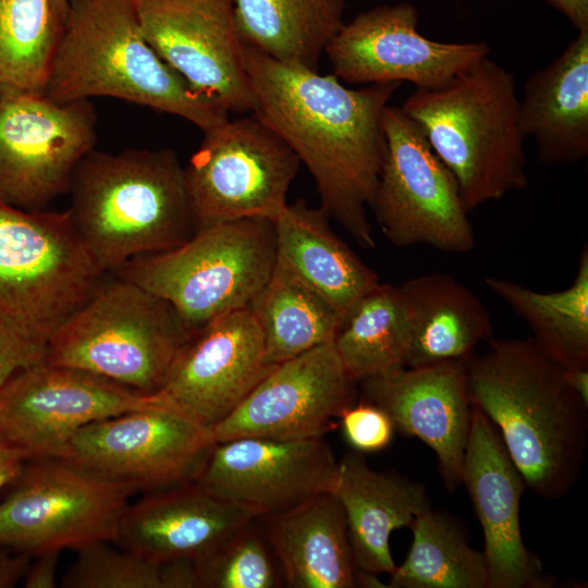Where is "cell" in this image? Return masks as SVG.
Returning a JSON list of instances; mask_svg holds the SVG:
<instances>
[{"mask_svg": "<svg viewBox=\"0 0 588 588\" xmlns=\"http://www.w3.org/2000/svg\"><path fill=\"white\" fill-rule=\"evenodd\" d=\"M254 113L311 174L320 207L364 248L385 155L383 113L401 83L345 87L334 75L278 61L244 45Z\"/></svg>", "mask_w": 588, "mask_h": 588, "instance_id": "1", "label": "cell"}, {"mask_svg": "<svg viewBox=\"0 0 588 588\" xmlns=\"http://www.w3.org/2000/svg\"><path fill=\"white\" fill-rule=\"evenodd\" d=\"M470 401L497 428L525 485L556 500L575 485L588 438V404L566 368L532 340L490 339L466 363Z\"/></svg>", "mask_w": 588, "mask_h": 588, "instance_id": "2", "label": "cell"}, {"mask_svg": "<svg viewBox=\"0 0 588 588\" xmlns=\"http://www.w3.org/2000/svg\"><path fill=\"white\" fill-rule=\"evenodd\" d=\"M68 194L71 222L105 273L172 249L196 230L184 167L170 148L93 149L74 169Z\"/></svg>", "mask_w": 588, "mask_h": 588, "instance_id": "3", "label": "cell"}, {"mask_svg": "<svg viewBox=\"0 0 588 588\" xmlns=\"http://www.w3.org/2000/svg\"><path fill=\"white\" fill-rule=\"evenodd\" d=\"M45 95L57 102L110 97L180 117L203 132L229 119L195 93L146 40L132 0H69Z\"/></svg>", "mask_w": 588, "mask_h": 588, "instance_id": "4", "label": "cell"}, {"mask_svg": "<svg viewBox=\"0 0 588 588\" xmlns=\"http://www.w3.org/2000/svg\"><path fill=\"white\" fill-rule=\"evenodd\" d=\"M514 76L489 56L401 109L454 175L468 212L527 186Z\"/></svg>", "mask_w": 588, "mask_h": 588, "instance_id": "5", "label": "cell"}, {"mask_svg": "<svg viewBox=\"0 0 588 588\" xmlns=\"http://www.w3.org/2000/svg\"><path fill=\"white\" fill-rule=\"evenodd\" d=\"M191 334L163 298L118 274L103 277L53 330L44 362L156 393Z\"/></svg>", "mask_w": 588, "mask_h": 588, "instance_id": "6", "label": "cell"}, {"mask_svg": "<svg viewBox=\"0 0 588 588\" xmlns=\"http://www.w3.org/2000/svg\"><path fill=\"white\" fill-rule=\"evenodd\" d=\"M277 258L273 221L241 219L195 230L181 245L136 257L114 271L167 301L193 333L248 307Z\"/></svg>", "mask_w": 588, "mask_h": 588, "instance_id": "7", "label": "cell"}, {"mask_svg": "<svg viewBox=\"0 0 588 588\" xmlns=\"http://www.w3.org/2000/svg\"><path fill=\"white\" fill-rule=\"evenodd\" d=\"M0 502V546L35 556L114 541L138 490L60 458L28 460Z\"/></svg>", "mask_w": 588, "mask_h": 588, "instance_id": "8", "label": "cell"}, {"mask_svg": "<svg viewBox=\"0 0 588 588\" xmlns=\"http://www.w3.org/2000/svg\"><path fill=\"white\" fill-rule=\"evenodd\" d=\"M68 211H29L0 199V307L53 330L105 277Z\"/></svg>", "mask_w": 588, "mask_h": 588, "instance_id": "9", "label": "cell"}, {"mask_svg": "<svg viewBox=\"0 0 588 588\" xmlns=\"http://www.w3.org/2000/svg\"><path fill=\"white\" fill-rule=\"evenodd\" d=\"M204 133L184 167L195 228L241 219L273 221L286 197L299 159L254 113Z\"/></svg>", "mask_w": 588, "mask_h": 588, "instance_id": "10", "label": "cell"}, {"mask_svg": "<svg viewBox=\"0 0 588 588\" xmlns=\"http://www.w3.org/2000/svg\"><path fill=\"white\" fill-rule=\"evenodd\" d=\"M383 130L385 155L370 209L384 236L396 247L470 252L474 230L452 172L401 108L387 106Z\"/></svg>", "mask_w": 588, "mask_h": 588, "instance_id": "11", "label": "cell"}, {"mask_svg": "<svg viewBox=\"0 0 588 588\" xmlns=\"http://www.w3.org/2000/svg\"><path fill=\"white\" fill-rule=\"evenodd\" d=\"M97 140L90 100L57 102L45 94L0 99V199L45 210L68 194L78 162Z\"/></svg>", "mask_w": 588, "mask_h": 588, "instance_id": "12", "label": "cell"}, {"mask_svg": "<svg viewBox=\"0 0 588 588\" xmlns=\"http://www.w3.org/2000/svg\"><path fill=\"white\" fill-rule=\"evenodd\" d=\"M215 443L211 429L161 394L150 406L83 427L60 460L139 489L160 490L192 481Z\"/></svg>", "mask_w": 588, "mask_h": 588, "instance_id": "13", "label": "cell"}, {"mask_svg": "<svg viewBox=\"0 0 588 588\" xmlns=\"http://www.w3.org/2000/svg\"><path fill=\"white\" fill-rule=\"evenodd\" d=\"M160 400L159 392H138L82 369L41 362L0 385V437L28 460L60 458L83 427Z\"/></svg>", "mask_w": 588, "mask_h": 588, "instance_id": "14", "label": "cell"}, {"mask_svg": "<svg viewBox=\"0 0 588 588\" xmlns=\"http://www.w3.org/2000/svg\"><path fill=\"white\" fill-rule=\"evenodd\" d=\"M409 2L362 12L327 46L333 74L350 84L408 82L417 89L440 87L490 54L485 42H443L422 36Z\"/></svg>", "mask_w": 588, "mask_h": 588, "instance_id": "15", "label": "cell"}, {"mask_svg": "<svg viewBox=\"0 0 588 588\" xmlns=\"http://www.w3.org/2000/svg\"><path fill=\"white\" fill-rule=\"evenodd\" d=\"M158 56L198 95L229 112H252L234 0H132Z\"/></svg>", "mask_w": 588, "mask_h": 588, "instance_id": "16", "label": "cell"}, {"mask_svg": "<svg viewBox=\"0 0 588 588\" xmlns=\"http://www.w3.org/2000/svg\"><path fill=\"white\" fill-rule=\"evenodd\" d=\"M355 381L333 342L275 365L246 399L211 431L216 442L254 437L323 438L357 402Z\"/></svg>", "mask_w": 588, "mask_h": 588, "instance_id": "17", "label": "cell"}, {"mask_svg": "<svg viewBox=\"0 0 588 588\" xmlns=\"http://www.w3.org/2000/svg\"><path fill=\"white\" fill-rule=\"evenodd\" d=\"M339 462L323 438L244 437L216 442L192 480L206 492L262 516L332 492Z\"/></svg>", "mask_w": 588, "mask_h": 588, "instance_id": "18", "label": "cell"}, {"mask_svg": "<svg viewBox=\"0 0 588 588\" xmlns=\"http://www.w3.org/2000/svg\"><path fill=\"white\" fill-rule=\"evenodd\" d=\"M261 329L244 307L194 331L158 391L200 425L212 429L232 414L271 371Z\"/></svg>", "mask_w": 588, "mask_h": 588, "instance_id": "19", "label": "cell"}, {"mask_svg": "<svg viewBox=\"0 0 588 588\" xmlns=\"http://www.w3.org/2000/svg\"><path fill=\"white\" fill-rule=\"evenodd\" d=\"M461 479L482 528L488 588L552 587L523 541L519 506L525 481L497 428L474 404Z\"/></svg>", "mask_w": 588, "mask_h": 588, "instance_id": "20", "label": "cell"}, {"mask_svg": "<svg viewBox=\"0 0 588 588\" xmlns=\"http://www.w3.org/2000/svg\"><path fill=\"white\" fill-rule=\"evenodd\" d=\"M466 363L399 366L359 381L363 402L383 409L395 430L433 451L449 490L462 482L470 427Z\"/></svg>", "mask_w": 588, "mask_h": 588, "instance_id": "21", "label": "cell"}, {"mask_svg": "<svg viewBox=\"0 0 588 588\" xmlns=\"http://www.w3.org/2000/svg\"><path fill=\"white\" fill-rule=\"evenodd\" d=\"M257 517L254 511L219 499L189 481L128 503L114 541L160 564L196 562Z\"/></svg>", "mask_w": 588, "mask_h": 588, "instance_id": "22", "label": "cell"}, {"mask_svg": "<svg viewBox=\"0 0 588 588\" xmlns=\"http://www.w3.org/2000/svg\"><path fill=\"white\" fill-rule=\"evenodd\" d=\"M341 503L357 569L391 574V534L431 507L426 487L392 471L371 469L360 452H346L332 490Z\"/></svg>", "mask_w": 588, "mask_h": 588, "instance_id": "23", "label": "cell"}, {"mask_svg": "<svg viewBox=\"0 0 588 588\" xmlns=\"http://www.w3.org/2000/svg\"><path fill=\"white\" fill-rule=\"evenodd\" d=\"M518 122L544 164H572L588 156V28L577 30L558 58L526 81Z\"/></svg>", "mask_w": 588, "mask_h": 588, "instance_id": "24", "label": "cell"}, {"mask_svg": "<svg viewBox=\"0 0 588 588\" xmlns=\"http://www.w3.org/2000/svg\"><path fill=\"white\" fill-rule=\"evenodd\" d=\"M259 517L286 587H357L345 514L332 492Z\"/></svg>", "mask_w": 588, "mask_h": 588, "instance_id": "25", "label": "cell"}, {"mask_svg": "<svg viewBox=\"0 0 588 588\" xmlns=\"http://www.w3.org/2000/svg\"><path fill=\"white\" fill-rule=\"evenodd\" d=\"M275 262L323 297L343 318L379 283V275L333 231L330 217L304 200L273 220Z\"/></svg>", "mask_w": 588, "mask_h": 588, "instance_id": "26", "label": "cell"}, {"mask_svg": "<svg viewBox=\"0 0 588 588\" xmlns=\"http://www.w3.org/2000/svg\"><path fill=\"white\" fill-rule=\"evenodd\" d=\"M400 287L407 303L412 331L404 366L467 362L479 343L492 338L489 310L453 275H418Z\"/></svg>", "mask_w": 588, "mask_h": 588, "instance_id": "27", "label": "cell"}, {"mask_svg": "<svg viewBox=\"0 0 588 588\" xmlns=\"http://www.w3.org/2000/svg\"><path fill=\"white\" fill-rule=\"evenodd\" d=\"M345 0H234L243 44L278 61L318 70L344 25Z\"/></svg>", "mask_w": 588, "mask_h": 588, "instance_id": "28", "label": "cell"}, {"mask_svg": "<svg viewBox=\"0 0 588 588\" xmlns=\"http://www.w3.org/2000/svg\"><path fill=\"white\" fill-rule=\"evenodd\" d=\"M486 286L530 329L532 340L565 368L588 367V246L575 278L561 291L539 292L515 281L486 277Z\"/></svg>", "mask_w": 588, "mask_h": 588, "instance_id": "29", "label": "cell"}, {"mask_svg": "<svg viewBox=\"0 0 588 588\" xmlns=\"http://www.w3.org/2000/svg\"><path fill=\"white\" fill-rule=\"evenodd\" d=\"M264 335L270 365L333 342L342 317L318 293L275 262L248 305Z\"/></svg>", "mask_w": 588, "mask_h": 588, "instance_id": "30", "label": "cell"}, {"mask_svg": "<svg viewBox=\"0 0 588 588\" xmlns=\"http://www.w3.org/2000/svg\"><path fill=\"white\" fill-rule=\"evenodd\" d=\"M411 335L400 285L380 282L342 318L333 345L347 373L359 382L404 366Z\"/></svg>", "mask_w": 588, "mask_h": 588, "instance_id": "31", "label": "cell"}, {"mask_svg": "<svg viewBox=\"0 0 588 588\" xmlns=\"http://www.w3.org/2000/svg\"><path fill=\"white\" fill-rule=\"evenodd\" d=\"M409 528L411 549L390 574L389 588H488L483 553L470 546L453 517L430 507Z\"/></svg>", "mask_w": 588, "mask_h": 588, "instance_id": "32", "label": "cell"}, {"mask_svg": "<svg viewBox=\"0 0 588 588\" xmlns=\"http://www.w3.org/2000/svg\"><path fill=\"white\" fill-rule=\"evenodd\" d=\"M63 23L54 0H0V99L45 94Z\"/></svg>", "mask_w": 588, "mask_h": 588, "instance_id": "33", "label": "cell"}, {"mask_svg": "<svg viewBox=\"0 0 588 588\" xmlns=\"http://www.w3.org/2000/svg\"><path fill=\"white\" fill-rule=\"evenodd\" d=\"M254 523H247L210 554L193 562L194 588L282 586L273 553Z\"/></svg>", "mask_w": 588, "mask_h": 588, "instance_id": "34", "label": "cell"}, {"mask_svg": "<svg viewBox=\"0 0 588 588\" xmlns=\"http://www.w3.org/2000/svg\"><path fill=\"white\" fill-rule=\"evenodd\" d=\"M99 542L77 552L60 580L63 588H166L163 566L126 549Z\"/></svg>", "mask_w": 588, "mask_h": 588, "instance_id": "35", "label": "cell"}, {"mask_svg": "<svg viewBox=\"0 0 588 588\" xmlns=\"http://www.w3.org/2000/svg\"><path fill=\"white\" fill-rule=\"evenodd\" d=\"M49 334L0 307V385L44 362Z\"/></svg>", "mask_w": 588, "mask_h": 588, "instance_id": "36", "label": "cell"}, {"mask_svg": "<svg viewBox=\"0 0 588 588\" xmlns=\"http://www.w3.org/2000/svg\"><path fill=\"white\" fill-rule=\"evenodd\" d=\"M347 443L357 452H377L390 444L395 427L390 416L380 407L359 402L340 417Z\"/></svg>", "mask_w": 588, "mask_h": 588, "instance_id": "37", "label": "cell"}, {"mask_svg": "<svg viewBox=\"0 0 588 588\" xmlns=\"http://www.w3.org/2000/svg\"><path fill=\"white\" fill-rule=\"evenodd\" d=\"M61 551H46L35 555V561L29 563L24 576L23 584L26 588H54L57 587V573Z\"/></svg>", "mask_w": 588, "mask_h": 588, "instance_id": "38", "label": "cell"}, {"mask_svg": "<svg viewBox=\"0 0 588 588\" xmlns=\"http://www.w3.org/2000/svg\"><path fill=\"white\" fill-rule=\"evenodd\" d=\"M27 461L22 450L0 437V493L15 481Z\"/></svg>", "mask_w": 588, "mask_h": 588, "instance_id": "39", "label": "cell"}, {"mask_svg": "<svg viewBox=\"0 0 588 588\" xmlns=\"http://www.w3.org/2000/svg\"><path fill=\"white\" fill-rule=\"evenodd\" d=\"M30 563V556L10 551L0 546V588L14 587Z\"/></svg>", "mask_w": 588, "mask_h": 588, "instance_id": "40", "label": "cell"}, {"mask_svg": "<svg viewBox=\"0 0 588 588\" xmlns=\"http://www.w3.org/2000/svg\"><path fill=\"white\" fill-rule=\"evenodd\" d=\"M561 12L577 30L588 28V0H546Z\"/></svg>", "mask_w": 588, "mask_h": 588, "instance_id": "41", "label": "cell"}, {"mask_svg": "<svg viewBox=\"0 0 588 588\" xmlns=\"http://www.w3.org/2000/svg\"><path fill=\"white\" fill-rule=\"evenodd\" d=\"M566 378L573 390L588 404V367L566 368Z\"/></svg>", "mask_w": 588, "mask_h": 588, "instance_id": "42", "label": "cell"}, {"mask_svg": "<svg viewBox=\"0 0 588 588\" xmlns=\"http://www.w3.org/2000/svg\"><path fill=\"white\" fill-rule=\"evenodd\" d=\"M54 3L57 5V9L59 10L60 14L65 20L68 8H69V0H54Z\"/></svg>", "mask_w": 588, "mask_h": 588, "instance_id": "43", "label": "cell"}]
</instances>
